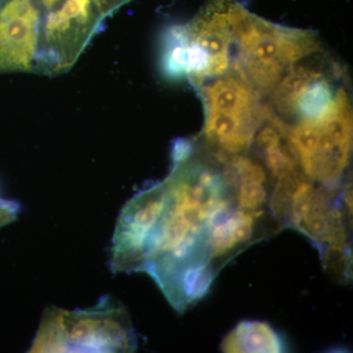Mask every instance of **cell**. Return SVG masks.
I'll use <instances>...</instances> for the list:
<instances>
[{"label":"cell","instance_id":"6da1fadb","mask_svg":"<svg viewBox=\"0 0 353 353\" xmlns=\"http://www.w3.org/2000/svg\"><path fill=\"white\" fill-rule=\"evenodd\" d=\"M162 180L164 201L152 225L141 270L157 283L179 312L208 294L218 275L211 238L225 216L239 208L236 182L225 158L199 141H178Z\"/></svg>","mask_w":353,"mask_h":353},{"label":"cell","instance_id":"7a4b0ae2","mask_svg":"<svg viewBox=\"0 0 353 353\" xmlns=\"http://www.w3.org/2000/svg\"><path fill=\"white\" fill-rule=\"evenodd\" d=\"M243 8L238 0H208L189 24L173 28L165 41V72L187 77L197 88L229 71Z\"/></svg>","mask_w":353,"mask_h":353},{"label":"cell","instance_id":"3957f363","mask_svg":"<svg viewBox=\"0 0 353 353\" xmlns=\"http://www.w3.org/2000/svg\"><path fill=\"white\" fill-rule=\"evenodd\" d=\"M199 90L204 124L196 141L222 157L252 150L266 112L263 95L234 61L223 75L211 79Z\"/></svg>","mask_w":353,"mask_h":353},{"label":"cell","instance_id":"277c9868","mask_svg":"<svg viewBox=\"0 0 353 353\" xmlns=\"http://www.w3.org/2000/svg\"><path fill=\"white\" fill-rule=\"evenodd\" d=\"M304 175L330 189H340L350 167L352 148V106L341 85L320 110L283 123Z\"/></svg>","mask_w":353,"mask_h":353},{"label":"cell","instance_id":"5b68a950","mask_svg":"<svg viewBox=\"0 0 353 353\" xmlns=\"http://www.w3.org/2000/svg\"><path fill=\"white\" fill-rule=\"evenodd\" d=\"M137 345L126 309L103 296L88 309H46L29 352H132Z\"/></svg>","mask_w":353,"mask_h":353},{"label":"cell","instance_id":"8992f818","mask_svg":"<svg viewBox=\"0 0 353 353\" xmlns=\"http://www.w3.org/2000/svg\"><path fill=\"white\" fill-rule=\"evenodd\" d=\"M234 46V61L263 97L294 65L321 51L314 32L274 24L245 7L236 22Z\"/></svg>","mask_w":353,"mask_h":353},{"label":"cell","instance_id":"52a82bcc","mask_svg":"<svg viewBox=\"0 0 353 353\" xmlns=\"http://www.w3.org/2000/svg\"><path fill=\"white\" fill-rule=\"evenodd\" d=\"M341 192L345 190L330 189L304 179L290 197L284 227L305 234L317 246L324 268L336 279L347 281L352 273L350 210L345 208L347 204Z\"/></svg>","mask_w":353,"mask_h":353},{"label":"cell","instance_id":"ba28073f","mask_svg":"<svg viewBox=\"0 0 353 353\" xmlns=\"http://www.w3.org/2000/svg\"><path fill=\"white\" fill-rule=\"evenodd\" d=\"M103 20L92 0H62L43 11L34 73L57 76L70 71Z\"/></svg>","mask_w":353,"mask_h":353},{"label":"cell","instance_id":"9c48e42d","mask_svg":"<svg viewBox=\"0 0 353 353\" xmlns=\"http://www.w3.org/2000/svg\"><path fill=\"white\" fill-rule=\"evenodd\" d=\"M43 13L36 0L0 4V74L34 72Z\"/></svg>","mask_w":353,"mask_h":353},{"label":"cell","instance_id":"30bf717a","mask_svg":"<svg viewBox=\"0 0 353 353\" xmlns=\"http://www.w3.org/2000/svg\"><path fill=\"white\" fill-rule=\"evenodd\" d=\"M224 352H282L284 343L270 325L264 322H241L222 343Z\"/></svg>","mask_w":353,"mask_h":353},{"label":"cell","instance_id":"8fae6325","mask_svg":"<svg viewBox=\"0 0 353 353\" xmlns=\"http://www.w3.org/2000/svg\"><path fill=\"white\" fill-rule=\"evenodd\" d=\"M18 213L19 205L16 202L0 199V228L17 219Z\"/></svg>","mask_w":353,"mask_h":353},{"label":"cell","instance_id":"7c38bea8","mask_svg":"<svg viewBox=\"0 0 353 353\" xmlns=\"http://www.w3.org/2000/svg\"><path fill=\"white\" fill-rule=\"evenodd\" d=\"M130 1L132 0H92L97 11L103 19L116 12L120 7Z\"/></svg>","mask_w":353,"mask_h":353},{"label":"cell","instance_id":"4fadbf2b","mask_svg":"<svg viewBox=\"0 0 353 353\" xmlns=\"http://www.w3.org/2000/svg\"><path fill=\"white\" fill-rule=\"evenodd\" d=\"M38 2L39 7L43 9V11L48 10L52 7L57 6L62 0H36Z\"/></svg>","mask_w":353,"mask_h":353},{"label":"cell","instance_id":"5bb4252c","mask_svg":"<svg viewBox=\"0 0 353 353\" xmlns=\"http://www.w3.org/2000/svg\"><path fill=\"white\" fill-rule=\"evenodd\" d=\"M3 1H6V0H0V4H1Z\"/></svg>","mask_w":353,"mask_h":353}]
</instances>
